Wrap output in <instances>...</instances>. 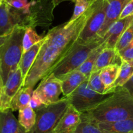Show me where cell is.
<instances>
[{
    "label": "cell",
    "instance_id": "obj_1",
    "mask_svg": "<svg viewBox=\"0 0 133 133\" xmlns=\"http://www.w3.org/2000/svg\"><path fill=\"white\" fill-rule=\"evenodd\" d=\"M93 10L92 1L87 11L74 22H66L51 29L22 87L33 88L40 80L49 75L67 56L84 29Z\"/></svg>",
    "mask_w": 133,
    "mask_h": 133
},
{
    "label": "cell",
    "instance_id": "obj_2",
    "mask_svg": "<svg viewBox=\"0 0 133 133\" xmlns=\"http://www.w3.org/2000/svg\"><path fill=\"white\" fill-rule=\"evenodd\" d=\"M85 113L97 123H112L133 118V96L123 86L94 109Z\"/></svg>",
    "mask_w": 133,
    "mask_h": 133
},
{
    "label": "cell",
    "instance_id": "obj_3",
    "mask_svg": "<svg viewBox=\"0 0 133 133\" xmlns=\"http://www.w3.org/2000/svg\"><path fill=\"white\" fill-rule=\"evenodd\" d=\"M25 29L17 26L0 46V79L5 85L9 75L16 70L23 55V37Z\"/></svg>",
    "mask_w": 133,
    "mask_h": 133
},
{
    "label": "cell",
    "instance_id": "obj_4",
    "mask_svg": "<svg viewBox=\"0 0 133 133\" xmlns=\"http://www.w3.org/2000/svg\"><path fill=\"white\" fill-rule=\"evenodd\" d=\"M104 41V39L101 37H97L89 42H83L78 39L68 54L56 66L51 73L58 78L77 69Z\"/></svg>",
    "mask_w": 133,
    "mask_h": 133
},
{
    "label": "cell",
    "instance_id": "obj_5",
    "mask_svg": "<svg viewBox=\"0 0 133 133\" xmlns=\"http://www.w3.org/2000/svg\"><path fill=\"white\" fill-rule=\"evenodd\" d=\"M69 104L68 98L64 96L57 102L38 108L35 110V125L28 133H54V129Z\"/></svg>",
    "mask_w": 133,
    "mask_h": 133
},
{
    "label": "cell",
    "instance_id": "obj_6",
    "mask_svg": "<svg viewBox=\"0 0 133 133\" xmlns=\"http://www.w3.org/2000/svg\"><path fill=\"white\" fill-rule=\"evenodd\" d=\"M113 93L114 92L100 94L94 91L88 85L87 80L67 97L71 105L80 113H83L96 108Z\"/></svg>",
    "mask_w": 133,
    "mask_h": 133
},
{
    "label": "cell",
    "instance_id": "obj_7",
    "mask_svg": "<svg viewBox=\"0 0 133 133\" xmlns=\"http://www.w3.org/2000/svg\"><path fill=\"white\" fill-rule=\"evenodd\" d=\"M53 0H31L26 9H22L29 27H48L53 20Z\"/></svg>",
    "mask_w": 133,
    "mask_h": 133
},
{
    "label": "cell",
    "instance_id": "obj_8",
    "mask_svg": "<svg viewBox=\"0 0 133 133\" xmlns=\"http://www.w3.org/2000/svg\"><path fill=\"white\" fill-rule=\"evenodd\" d=\"M33 92L45 105L57 102L62 94L61 80L51 73L42 80Z\"/></svg>",
    "mask_w": 133,
    "mask_h": 133
},
{
    "label": "cell",
    "instance_id": "obj_9",
    "mask_svg": "<svg viewBox=\"0 0 133 133\" xmlns=\"http://www.w3.org/2000/svg\"><path fill=\"white\" fill-rule=\"evenodd\" d=\"M17 26L23 27L20 10L5 1L0 5V36L9 35Z\"/></svg>",
    "mask_w": 133,
    "mask_h": 133
},
{
    "label": "cell",
    "instance_id": "obj_10",
    "mask_svg": "<svg viewBox=\"0 0 133 133\" xmlns=\"http://www.w3.org/2000/svg\"><path fill=\"white\" fill-rule=\"evenodd\" d=\"M23 83L22 72L18 66L16 70L9 75L2 88L0 99V111L10 109L13 98L22 87Z\"/></svg>",
    "mask_w": 133,
    "mask_h": 133
},
{
    "label": "cell",
    "instance_id": "obj_11",
    "mask_svg": "<svg viewBox=\"0 0 133 133\" xmlns=\"http://www.w3.org/2000/svg\"><path fill=\"white\" fill-rule=\"evenodd\" d=\"M80 122L81 113L70 104L57 123L53 132L75 133Z\"/></svg>",
    "mask_w": 133,
    "mask_h": 133
},
{
    "label": "cell",
    "instance_id": "obj_12",
    "mask_svg": "<svg viewBox=\"0 0 133 133\" xmlns=\"http://www.w3.org/2000/svg\"><path fill=\"white\" fill-rule=\"evenodd\" d=\"M133 21V16L119 19L111 25L103 36L104 44L107 48H115L118 39Z\"/></svg>",
    "mask_w": 133,
    "mask_h": 133
},
{
    "label": "cell",
    "instance_id": "obj_13",
    "mask_svg": "<svg viewBox=\"0 0 133 133\" xmlns=\"http://www.w3.org/2000/svg\"><path fill=\"white\" fill-rule=\"evenodd\" d=\"M107 9L105 21L98 33V36L103 37L109 27L116 21L119 20L121 13L127 3L131 0H107Z\"/></svg>",
    "mask_w": 133,
    "mask_h": 133
},
{
    "label": "cell",
    "instance_id": "obj_14",
    "mask_svg": "<svg viewBox=\"0 0 133 133\" xmlns=\"http://www.w3.org/2000/svg\"><path fill=\"white\" fill-rule=\"evenodd\" d=\"M61 81L64 96H69L81 83L88 80L83 73L74 70L61 76L58 77Z\"/></svg>",
    "mask_w": 133,
    "mask_h": 133
},
{
    "label": "cell",
    "instance_id": "obj_15",
    "mask_svg": "<svg viewBox=\"0 0 133 133\" xmlns=\"http://www.w3.org/2000/svg\"><path fill=\"white\" fill-rule=\"evenodd\" d=\"M0 133H28L14 116L11 109L0 111Z\"/></svg>",
    "mask_w": 133,
    "mask_h": 133
},
{
    "label": "cell",
    "instance_id": "obj_16",
    "mask_svg": "<svg viewBox=\"0 0 133 133\" xmlns=\"http://www.w3.org/2000/svg\"><path fill=\"white\" fill-rule=\"evenodd\" d=\"M122 63V58L115 48L105 47L103 48L96 59L92 72L99 71L104 67L109 65H121Z\"/></svg>",
    "mask_w": 133,
    "mask_h": 133
},
{
    "label": "cell",
    "instance_id": "obj_17",
    "mask_svg": "<svg viewBox=\"0 0 133 133\" xmlns=\"http://www.w3.org/2000/svg\"><path fill=\"white\" fill-rule=\"evenodd\" d=\"M45 39H46V37L45 36L43 40L38 43L37 44L32 46L28 50L23 53L18 66L19 67L21 72H22L23 81H24L25 77L27 76L31 68L35 63V60H36V57H37L38 55L40 52L42 46L44 44V42L45 41Z\"/></svg>",
    "mask_w": 133,
    "mask_h": 133
},
{
    "label": "cell",
    "instance_id": "obj_18",
    "mask_svg": "<svg viewBox=\"0 0 133 133\" xmlns=\"http://www.w3.org/2000/svg\"><path fill=\"white\" fill-rule=\"evenodd\" d=\"M97 124L99 127L106 133L133 132V118L112 123L99 122Z\"/></svg>",
    "mask_w": 133,
    "mask_h": 133
},
{
    "label": "cell",
    "instance_id": "obj_19",
    "mask_svg": "<svg viewBox=\"0 0 133 133\" xmlns=\"http://www.w3.org/2000/svg\"><path fill=\"white\" fill-rule=\"evenodd\" d=\"M121 65H111L105 66L100 70L101 80L106 88L107 93L114 92V84L119 75Z\"/></svg>",
    "mask_w": 133,
    "mask_h": 133
},
{
    "label": "cell",
    "instance_id": "obj_20",
    "mask_svg": "<svg viewBox=\"0 0 133 133\" xmlns=\"http://www.w3.org/2000/svg\"><path fill=\"white\" fill-rule=\"evenodd\" d=\"M33 91V88L32 87H22L13 98L10 104V109L14 112L29 106V103Z\"/></svg>",
    "mask_w": 133,
    "mask_h": 133
},
{
    "label": "cell",
    "instance_id": "obj_21",
    "mask_svg": "<svg viewBox=\"0 0 133 133\" xmlns=\"http://www.w3.org/2000/svg\"><path fill=\"white\" fill-rule=\"evenodd\" d=\"M18 111V121L25 130L29 132L36 123V112L29 106H27Z\"/></svg>",
    "mask_w": 133,
    "mask_h": 133
},
{
    "label": "cell",
    "instance_id": "obj_22",
    "mask_svg": "<svg viewBox=\"0 0 133 133\" xmlns=\"http://www.w3.org/2000/svg\"><path fill=\"white\" fill-rule=\"evenodd\" d=\"M75 133H106L98 126L97 123L85 113H81V122Z\"/></svg>",
    "mask_w": 133,
    "mask_h": 133
},
{
    "label": "cell",
    "instance_id": "obj_23",
    "mask_svg": "<svg viewBox=\"0 0 133 133\" xmlns=\"http://www.w3.org/2000/svg\"><path fill=\"white\" fill-rule=\"evenodd\" d=\"M105 44L103 43L100 46L95 49L88 56V58L85 60V61L81 65H80V66H79L76 70H79V72L83 73L88 79L92 72V70H93V68L94 66L96 59L98 57L99 54L103 50V48H105Z\"/></svg>",
    "mask_w": 133,
    "mask_h": 133
},
{
    "label": "cell",
    "instance_id": "obj_24",
    "mask_svg": "<svg viewBox=\"0 0 133 133\" xmlns=\"http://www.w3.org/2000/svg\"><path fill=\"white\" fill-rule=\"evenodd\" d=\"M45 35L42 36L36 33L33 27H27L25 29L24 35L23 37V53L28 50L32 46L37 44L44 39Z\"/></svg>",
    "mask_w": 133,
    "mask_h": 133
},
{
    "label": "cell",
    "instance_id": "obj_25",
    "mask_svg": "<svg viewBox=\"0 0 133 133\" xmlns=\"http://www.w3.org/2000/svg\"><path fill=\"white\" fill-rule=\"evenodd\" d=\"M133 76V65L131 63L122 60L119 69V75L114 84V88L118 86H123Z\"/></svg>",
    "mask_w": 133,
    "mask_h": 133
},
{
    "label": "cell",
    "instance_id": "obj_26",
    "mask_svg": "<svg viewBox=\"0 0 133 133\" xmlns=\"http://www.w3.org/2000/svg\"><path fill=\"white\" fill-rule=\"evenodd\" d=\"M133 41V21L128 27L122 33L116 45L115 49L118 51L122 50L128 46Z\"/></svg>",
    "mask_w": 133,
    "mask_h": 133
},
{
    "label": "cell",
    "instance_id": "obj_27",
    "mask_svg": "<svg viewBox=\"0 0 133 133\" xmlns=\"http://www.w3.org/2000/svg\"><path fill=\"white\" fill-rule=\"evenodd\" d=\"M92 1V0H73V2L75 4L74 11L68 22H75L81 16L90 6Z\"/></svg>",
    "mask_w": 133,
    "mask_h": 133
},
{
    "label": "cell",
    "instance_id": "obj_28",
    "mask_svg": "<svg viewBox=\"0 0 133 133\" xmlns=\"http://www.w3.org/2000/svg\"><path fill=\"white\" fill-rule=\"evenodd\" d=\"M88 85L94 91L100 94H107L106 88L100 76V70L92 72L90 76L88 78Z\"/></svg>",
    "mask_w": 133,
    "mask_h": 133
},
{
    "label": "cell",
    "instance_id": "obj_29",
    "mask_svg": "<svg viewBox=\"0 0 133 133\" xmlns=\"http://www.w3.org/2000/svg\"><path fill=\"white\" fill-rule=\"evenodd\" d=\"M118 53L122 60L131 63L133 65V41L128 46L119 51Z\"/></svg>",
    "mask_w": 133,
    "mask_h": 133
},
{
    "label": "cell",
    "instance_id": "obj_30",
    "mask_svg": "<svg viewBox=\"0 0 133 133\" xmlns=\"http://www.w3.org/2000/svg\"><path fill=\"white\" fill-rule=\"evenodd\" d=\"M8 3L16 9L22 10L25 9L29 5V1L28 0H12L8 2Z\"/></svg>",
    "mask_w": 133,
    "mask_h": 133
},
{
    "label": "cell",
    "instance_id": "obj_31",
    "mask_svg": "<svg viewBox=\"0 0 133 133\" xmlns=\"http://www.w3.org/2000/svg\"><path fill=\"white\" fill-rule=\"evenodd\" d=\"M130 16H133V0H131L125 6L121 13L119 19H123Z\"/></svg>",
    "mask_w": 133,
    "mask_h": 133
},
{
    "label": "cell",
    "instance_id": "obj_32",
    "mask_svg": "<svg viewBox=\"0 0 133 133\" xmlns=\"http://www.w3.org/2000/svg\"><path fill=\"white\" fill-rule=\"evenodd\" d=\"M43 105H44V104H43L42 100L40 99V98L37 96V95H36V94L33 92L32 96H31V99H30L29 106L35 111L36 110H37L38 108L42 106Z\"/></svg>",
    "mask_w": 133,
    "mask_h": 133
},
{
    "label": "cell",
    "instance_id": "obj_33",
    "mask_svg": "<svg viewBox=\"0 0 133 133\" xmlns=\"http://www.w3.org/2000/svg\"><path fill=\"white\" fill-rule=\"evenodd\" d=\"M133 96V76L123 86Z\"/></svg>",
    "mask_w": 133,
    "mask_h": 133
},
{
    "label": "cell",
    "instance_id": "obj_34",
    "mask_svg": "<svg viewBox=\"0 0 133 133\" xmlns=\"http://www.w3.org/2000/svg\"><path fill=\"white\" fill-rule=\"evenodd\" d=\"M73 1V0H53V5H54L55 8L57 6V5H59L61 3L64 2V1Z\"/></svg>",
    "mask_w": 133,
    "mask_h": 133
},
{
    "label": "cell",
    "instance_id": "obj_35",
    "mask_svg": "<svg viewBox=\"0 0 133 133\" xmlns=\"http://www.w3.org/2000/svg\"><path fill=\"white\" fill-rule=\"evenodd\" d=\"M9 35H10V34H9ZM9 35H5V36H0V46H1L4 43H5V40H6V39L8 38V37L9 36Z\"/></svg>",
    "mask_w": 133,
    "mask_h": 133
},
{
    "label": "cell",
    "instance_id": "obj_36",
    "mask_svg": "<svg viewBox=\"0 0 133 133\" xmlns=\"http://www.w3.org/2000/svg\"><path fill=\"white\" fill-rule=\"evenodd\" d=\"M3 87V85L2 82H1V79H0V99H1V92H2V88Z\"/></svg>",
    "mask_w": 133,
    "mask_h": 133
},
{
    "label": "cell",
    "instance_id": "obj_37",
    "mask_svg": "<svg viewBox=\"0 0 133 133\" xmlns=\"http://www.w3.org/2000/svg\"><path fill=\"white\" fill-rule=\"evenodd\" d=\"M3 2H5V1H4V0H0V5H1V4H2Z\"/></svg>",
    "mask_w": 133,
    "mask_h": 133
},
{
    "label": "cell",
    "instance_id": "obj_38",
    "mask_svg": "<svg viewBox=\"0 0 133 133\" xmlns=\"http://www.w3.org/2000/svg\"><path fill=\"white\" fill-rule=\"evenodd\" d=\"M12 1V0H5V1H6V2H9V1Z\"/></svg>",
    "mask_w": 133,
    "mask_h": 133
},
{
    "label": "cell",
    "instance_id": "obj_39",
    "mask_svg": "<svg viewBox=\"0 0 133 133\" xmlns=\"http://www.w3.org/2000/svg\"><path fill=\"white\" fill-rule=\"evenodd\" d=\"M4 1H5V0H4Z\"/></svg>",
    "mask_w": 133,
    "mask_h": 133
},
{
    "label": "cell",
    "instance_id": "obj_40",
    "mask_svg": "<svg viewBox=\"0 0 133 133\" xmlns=\"http://www.w3.org/2000/svg\"><path fill=\"white\" fill-rule=\"evenodd\" d=\"M132 133H133V132H132Z\"/></svg>",
    "mask_w": 133,
    "mask_h": 133
}]
</instances>
